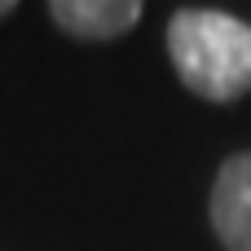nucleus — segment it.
<instances>
[{
    "instance_id": "3",
    "label": "nucleus",
    "mask_w": 251,
    "mask_h": 251,
    "mask_svg": "<svg viewBox=\"0 0 251 251\" xmlns=\"http://www.w3.org/2000/svg\"><path fill=\"white\" fill-rule=\"evenodd\" d=\"M49 13L75 40H115L141 22L137 0H53Z\"/></svg>"
},
{
    "instance_id": "4",
    "label": "nucleus",
    "mask_w": 251,
    "mask_h": 251,
    "mask_svg": "<svg viewBox=\"0 0 251 251\" xmlns=\"http://www.w3.org/2000/svg\"><path fill=\"white\" fill-rule=\"evenodd\" d=\"M9 13H13V4H9V0H0V18H9Z\"/></svg>"
},
{
    "instance_id": "1",
    "label": "nucleus",
    "mask_w": 251,
    "mask_h": 251,
    "mask_svg": "<svg viewBox=\"0 0 251 251\" xmlns=\"http://www.w3.org/2000/svg\"><path fill=\"white\" fill-rule=\"evenodd\" d=\"M168 53L181 84L203 101H238L251 93V26L225 9H176Z\"/></svg>"
},
{
    "instance_id": "2",
    "label": "nucleus",
    "mask_w": 251,
    "mask_h": 251,
    "mask_svg": "<svg viewBox=\"0 0 251 251\" xmlns=\"http://www.w3.org/2000/svg\"><path fill=\"white\" fill-rule=\"evenodd\" d=\"M212 229L225 251H251V154H229L216 172L212 203H207Z\"/></svg>"
}]
</instances>
